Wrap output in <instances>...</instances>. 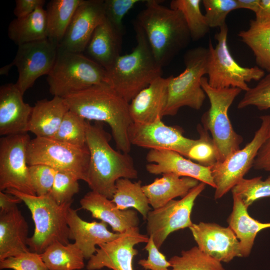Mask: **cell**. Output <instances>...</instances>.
<instances>
[{"instance_id":"34","label":"cell","mask_w":270,"mask_h":270,"mask_svg":"<svg viewBox=\"0 0 270 270\" xmlns=\"http://www.w3.org/2000/svg\"><path fill=\"white\" fill-rule=\"evenodd\" d=\"M201 2L200 0H172L170 2L171 8L178 10L182 14L193 41L204 38L210 28L201 12Z\"/></svg>"},{"instance_id":"23","label":"cell","mask_w":270,"mask_h":270,"mask_svg":"<svg viewBox=\"0 0 270 270\" xmlns=\"http://www.w3.org/2000/svg\"><path fill=\"white\" fill-rule=\"evenodd\" d=\"M66 220L70 228V239L74 240L84 258L90 259L96 252V246L117 238L120 233L110 232L104 222H88L82 219L76 210L69 208Z\"/></svg>"},{"instance_id":"41","label":"cell","mask_w":270,"mask_h":270,"mask_svg":"<svg viewBox=\"0 0 270 270\" xmlns=\"http://www.w3.org/2000/svg\"><path fill=\"white\" fill-rule=\"evenodd\" d=\"M204 16L210 28H221L226 24V19L232 11L238 8L236 0H202Z\"/></svg>"},{"instance_id":"1","label":"cell","mask_w":270,"mask_h":270,"mask_svg":"<svg viewBox=\"0 0 270 270\" xmlns=\"http://www.w3.org/2000/svg\"><path fill=\"white\" fill-rule=\"evenodd\" d=\"M64 98L69 110L86 120L107 123L116 148L122 152H130L132 144L128 130L133 122L129 103L107 84L92 86Z\"/></svg>"},{"instance_id":"31","label":"cell","mask_w":270,"mask_h":270,"mask_svg":"<svg viewBox=\"0 0 270 270\" xmlns=\"http://www.w3.org/2000/svg\"><path fill=\"white\" fill-rule=\"evenodd\" d=\"M238 36L252 51L257 66L270 72V22L250 20L249 28L240 32Z\"/></svg>"},{"instance_id":"37","label":"cell","mask_w":270,"mask_h":270,"mask_svg":"<svg viewBox=\"0 0 270 270\" xmlns=\"http://www.w3.org/2000/svg\"><path fill=\"white\" fill-rule=\"evenodd\" d=\"M199 138L190 149L186 158L206 167H212L220 161L219 154L208 131L201 124L196 127Z\"/></svg>"},{"instance_id":"3","label":"cell","mask_w":270,"mask_h":270,"mask_svg":"<svg viewBox=\"0 0 270 270\" xmlns=\"http://www.w3.org/2000/svg\"><path fill=\"white\" fill-rule=\"evenodd\" d=\"M134 21L143 30L160 65L168 64L192 40L182 14L158 0H146Z\"/></svg>"},{"instance_id":"8","label":"cell","mask_w":270,"mask_h":270,"mask_svg":"<svg viewBox=\"0 0 270 270\" xmlns=\"http://www.w3.org/2000/svg\"><path fill=\"white\" fill-rule=\"evenodd\" d=\"M208 48L202 46L190 49L185 53L184 71L176 76H170L164 116H174L183 106L200 109L206 96L201 80L208 72Z\"/></svg>"},{"instance_id":"27","label":"cell","mask_w":270,"mask_h":270,"mask_svg":"<svg viewBox=\"0 0 270 270\" xmlns=\"http://www.w3.org/2000/svg\"><path fill=\"white\" fill-rule=\"evenodd\" d=\"M162 174L151 184L142 186L154 210L163 206L176 198L184 197L200 183L198 180L190 177H180L172 173Z\"/></svg>"},{"instance_id":"43","label":"cell","mask_w":270,"mask_h":270,"mask_svg":"<svg viewBox=\"0 0 270 270\" xmlns=\"http://www.w3.org/2000/svg\"><path fill=\"white\" fill-rule=\"evenodd\" d=\"M0 269L13 270H48L41 254L28 252L0 261Z\"/></svg>"},{"instance_id":"12","label":"cell","mask_w":270,"mask_h":270,"mask_svg":"<svg viewBox=\"0 0 270 270\" xmlns=\"http://www.w3.org/2000/svg\"><path fill=\"white\" fill-rule=\"evenodd\" d=\"M30 140L27 134L4 136L0 139V191L12 188L36 196L32 184L26 152Z\"/></svg>"},{"instance_id":"15","label":"cell","mask_w":270,"mask_h":270,"mask_svg":"<svg viewBox=\"0 0 270 270\" xmlns=\"http://www.w3.org/2000/svg\"><path fill=\"white\" fill-rule=\"evenodd\" d=\"M128 136L131 144L150 150H172L186 158L196 140L184 136L182 128L167 126L162 118L150 124L132 122Z\"/></svg>"},{"instance_id":"2","label":"cell","mask_w":270,"mask_h":270,"mask_svg":"<svg viewBox=\"0 0 270 270\" xmlns=\"http://www.w3.org/2000/svg\"><path fill=\"white\" fill-rule=\"evenodd\" d=\"M110 138L100 124L88 120L86 144L90 158L86 183L92 190L112 200L117 180L137 178L138 172L132 156L114 150Z\"/></svg>"},{"instance_id":"52","label":"cell","mask_w":270,"mask_h":270,"mask_svg":"<svg viewBox=\"0 0 270 270\" xmlns=\"http://www.w3.org/2000/svg\"></svg>"},{"instance_id":"42","label":"cell","mask_w":270,"mask_h":270,"mask_svg":"<svg viewBox=\"0 0 270 270\" xmlns=\"http://www.w3.org/2000/svg\"><path fill=\"white\" fill-rule=\"evenodd\" d=\"M32 184L36 196H44L50 193L58 171L42 164L28 166Z\"/></svg>"},{"instance_id":"38","label":"cell","mask_w":270,"mask_h":270,"mask_svg":"<svg viewBox=\"0 0 270 270\" xmlns=\"http://www.w3.org/2000/svg\"><path fill=\"white\" fill-rule=\"evenodd\" d=\"M231 191L248 208L255 201L270 197V177L268 176L264 180H262V176L249 179L243 178L232 188Z\"/></svg>"},{"instance_id":"25","label":"cell","mask_w":270,"mask_h":270,"mask_svg":"<svg viewBox=\"0 0 270 270\" xmlns=\"http://www.w3.org/2000/svg\"><path fill=\"white\" fill-rule=\"evenodd\" d=\"M122 34L105 18L95 29L84 52L107 70L120 55Z\"/></svg>"},{"instance_id":"10","label":"cell","mask_w":270,"mask_h":270,"mask_svg":"<svg viewBox=\"0 0 270 270\" xmlns=\"http://www.w3.org/2000/svg\"><path fill=\"white\" fill-rule=\"evenodd\" d=\"M26 156L28 166L46 164L86 182L90 158L87 146L79 148L52 138L36 137L28 143Z\"/></svg>"},{"instance_id":"45","label":"cell","mask_w":270,"mask_h":270,"mask_svg":"<svg viewBox=\"0 0 270 270\" xmlns=\"http://www.w3.org/2000/svg\"><path fill=\"white\" fill-rule=\"evenodd\" d=\"M144 249L148 252L147 259H141L138 264L146 270H170L171 264L166 256L156 246L152 236H149Z\"/></svg>"},{"instance_id":"4","label":"cell","mask_w":270,"mask_h":270,"mask_svg":"<svg viewBox=\"0 0 270 270\" xmlns=\"http://www.w3.org/2000/svg\"><path fill=\"white\" fill-rule=\"evenodd\" d=\"M136 44L129 54L120 55L107 69V84L130 103L141 90L162 76L143 30L134 21Z\"/></svg>"},{"instance_id":"39","label":"cell","mask_w":270,"mask_h":270,"mask_svg":"<svg viewBox=\"0 0 270 270\" xmlns=\"http://www.w3.org/2000/svg\"><path fill=\"white\" fill-rule=\"evenodd\" d=\"M252 106L259 110L270 108V72L260 79L254 87L250 88L238 104L242 109Z\"/></svg>"},{"instance_id":"28","label":"cell","mask_w":270,"mask_h":270,"mask_svg":"<svg viewBox=\"0 0 270 270\" xmlns=\"http://www.w3.org/2000/svg\"><path fill=\"white\" fill-rule=\"evenodd\" d=\"M232 194V210L227 222L238 240L242 257L246 258L252 252L257 234L262 230L270 228V222H262L251 217L238 197Z\"/></svg>"},{"instance_id":"50","label":"cell","mask_w":270,"mask_h":270,"mask_svg":"<svg viewBox=\"0 0 270 270\" xmlns=\"http://www.w3.org/2000/svg\"><path fill=\"white\" fill-rule=\"evenodd\" d=\"M238 8H246L255 14L258 10L260 0H236Z\"/></svg>"},{"instance_id":"32","label":"cell","mask_w":270,"mask_h":270,"mask_svg":"<svg viewBox=\"0 0 270 270\" xmlns=\"http://www.w3.org/2000/svg\"><path fill=\"white\" fill-rule=\"evenodd\" d=\"M41 256L48 270H78L84 267V257L75 242H54Z\"/></svg>"},{"instance_id":"19","label":"cell","mask_w":270,"mask_h":270,"mask_svg":"<svg viewBox=\"0 0 270 270\" xmlns=\"http://www.w3.org/2000/svg\"><path fill=\"white\" fill-rule=\"evenodd\" d=\"M146 170L152 174L172 173L190 177L216 188L210 167L202 166L170 150H150L146 156Z\"/></svg>"},{"instance_id":"6","label":"cell","mask_w":270,"mask_h":270,"mask_svg":"<svg viewBox=\"0 0 270 270\" xmlns=\"http://www.w3.org/2000/svg\"><path fill=\"white\" fill-rule=\"evenodd\" d=\"M46 80L52 95L65 98L92 86L107 84L106 70L82 53L58 48Z\"/></svg>"},{"instance_id":"7","label":"cell","mask_w":270,"mask_h":270,"mask_svg":"<svg viewBox=\"0 0 270 270\" xmlns=\"http://www.w3.org/2000/svg\"><path fill=\"white\" fill-rule=\"evenodd\" d=\"M201 85L210 102V108L202 116V126L210 133L220 162L240 150L244 140L233 128L228 115L230 106L242 90L236 88H213L205 76Z\"/></svg>"},{"instance_id":"22","label":"cell","mask_w":270,"mask_h":270,"mask_svg":"<svg viewBox=\"0 0 270 270\" xmlns=\"http://www.w3.org/2000/svg\"><path fill=\"white\" fill-rule=\"evenodd\" d=\"M80 205L82 208L90 212L92 218L109 224L116 232L121 234L139 226L136 210H120L111 200L96 192L86 193L80 200Z\"/></svg>"},{"instance_id":"18","label":"cell","mask_w":270,"mask_h":270,"mask_svg":"<svg viewBox=\"0 0 270 270\" xmlns=\"http://www.w3.org/2000/svg\"><path fill=\"white\" fill-rule=\"evenodd\" d=\"M189 228L199 249L221 262L242 257L238 240L229 226L200 222Z\"/></svg>"},{"instance_id":"20","label":"cell","mask_w":270,"mask_h":270,"mask_svg":"<svg viewBox=\"0 0 270 270\" xmlns=\"http://www.w3.org/2000/svg\"><path fill=\"white\" fill-rule=\"evenodd\" d=\"M16 84L0 87V134H25L28 132L33 106L26 103Z\"/></svg>"},{"instance_id":"14","label":"cell","mask_w":270,"mask_h":270,"mask_svg":"<svg viewBox=\"0 0 270 270\" xmlns=\"http://www.w3.org/2000/svg\"><path fill=\"white\" fill-rule=\"evenodd\" d=\"M58 48V45L48 38L18 46L12 62L18 73L16 84L23 95L38 78L50 73Z\"/></svg>"},{"instance_id":"48","label":"cell","mask_w":270,"mask_h":270,"mask_svg":"<svg viewBox=\"0 0 270 270\" xmlns=\"http://www.w3.org/2000/svg\"><path fill=\"white\" fill-rule=\"evenodd\" d=\"M254 20L258 23L270 22V0H260L258 10L255 14Z\"/></svg>"},{"instance_id":"26","label":"cell","mask_w":270,"mask_h":270,"mask_svg":"<svg viewBox=\"0 0 270 270\" xmlns=\"http://www.w3.org/2000/svg\"><path fill=\"white\" fill-rule=\"evenodd\" d=\"M69 110L63 98L54 96L50 100H38L33 106L28 132L34 134L36 137L52 138Z\"/></svg>"},{"instance_id":"44","label":"cell","mask_w":270,"mask_h":270,"mask_svg":"<svg viewBox=\"0 0 270 270\" xmlns=\"http://www.w3.org/2000/svg\"><path fill=\"white\" fill-rule=\"evenodd\" d=\"M142 0H104V8L106 19L112 26L123 32L122 20L125 15Z\"/></svg>"},{"instance_id":"33","label":"cell","mask_w":270,"mask_h":270,"mask_svg":"<svg viewBox=\"0 0 270 270\" xmlns=\"http://www.w3.org/2000/svg\"><path fill=\"white\" fill-rule=\"evenodd\" d=\"M111 200L120 210L135 209L142 214L144 220H146L148 213L151 210L140 180L132 182L128 178L118 179L116 182V191Z\"/></svg>"},{"instance_id":"51","label":"cell","mask_w":270,"mask_h":270,"mask_svg":"<svg viewBox=\"0 0 270 270\" xmlns=\"http://www.w3.org/2000/svg\"><path fill=\"white\" fill-rule=\"evenodd\" d=\"M13 66H14V65L12 62L10 63L3 66L0 69V74L2 76H8L10 70Z\"/></svg>"},{"instance_id":"21","label":"cell","mask_w":270,"mask_h":270,"mask_svg":"<svg viewBox=\"0 0 270 270\" xmlns=\"http://www.w3.org/2000/svg\"><path fill=\"white\" fill-rule=\"evenodd\" d=\"M170 76L159 77L138 94L129 103L133 122L150 124L162 118L166 106Z\"/></svg>"},{"instance_id":"11","label":"cell","mask_w":270,"mask_h":270,"mask_svg":"<svg viewBox=\"0 0 270 270\" xmlns=\"http://www.w3.org/2000/svg\"><path fill=\"white\" fill-rule=\"evenodd\" d=\"M260 119V126L250 142L210 168L216 186L215 200L220 198L230 190L253 166L257 154L270 131V115L262 116Z\"/></svg>"},{"instance_id":"47","label":"cell","mask_w":270,"mask_h":270,"mask_svg":"<svg viewBox=\"0 0 270 270\" xmlns=\"http://www.w3.org/2000/svg\"><path fill=\"white\" fill-rule=\"evenodd\" d=\"M44 0H16L14 14L16 18H23L32 13L37 8L43 7Z\"/></svg>"},{"instance_id":"49","label":"cell","mask_w":270,"mask_h":270,"mask_svg":"<svg viewBox=\"0 0 270 270\" xmlns=\"http://www.w3.org/2000/svg\"><path fill=\"white\" fill-rule=\"evenodd\" d=\"M20 199L4 191H0V211L6 210L22 202Z\"/></svg>"},{"instance_id":"16","label":"cell","mask_w":270,"mask_h":270,"mask_svg":"<svg viewBox=\"0 0 270 270\" xmlns=\"http://www.w3.org/2000/svg\"><path fill=\"white\" fill-rule=\"evenodd\" d=\"M149 236L140 233L138 227L128 229L117 238L100 245L96 252L88 260V270L104 267L112 270H134L132 260L138 254L136 245L146 243Z\"/></svg>"},{"instance_id":"46","label":"cell","mask_w":270,"mask_h":270,"mask_svg":"<svg viewBox=\"0 0 270 270\" xmlns=\"http://www.w3.org/2000/svg\"><path fill=\"white\" fill-rule=\"evenodd\" d=\"M255 170L270 172V131L268 138L260 148L254 160Z\"/></svg>"},{"instance_id":"9","label":"cell","mask_w":270,"mask_h":270,"mask_svg":"<svg viewBox=\"0 0 270 270\" xmlns=\"http://www.w3.org/2000/svg\"><path fill=\"white\" fill-rule=\"evenodd\" d=\"M214 35L217 40L215 47L210 40L208 44V84L215 88H236L247 91V82L260 80L264 72L258 66L252 68L240 65L232 57L228 44V28H220Z\"/></svg>"},{"instance_id":"30","label":"cell","mask_w":270,"mask_h":270,"mask_svg":"<svg viewBox=\"0 0 270 270\" xmlns=\"http://www.w3.org/2000/svg\"><path fill=\"white\" fill-rule=\"evenodd\" d=\"M82 0H52L46 6L48 38L58 45Z\"/></svg>"},{"instance_id":"40","label":"cell","mask_w":270,"mask_h":270,"mask_svg":"<svg viewBox=\"0 0 270 270\" xmlns=\"http://www.w3.org/2000/svg\"><path fill=\"white\" fill-rule=\"evenodd\" d=\"M78 181L70 174L58 172L49 194L60 205L72 202L73 196L79 192Z\"/></svg>"},{"instance_id":"5","label":"cell","mask_w":270,"mask_h":270,"mask_svg":"<svg viewBox=\"0 0 270 270\" xmlns=\"http://www.w3.org/2000/svg\"><path fill=\"white\" fill-rule=\"evenodd\" d=\"M4 192L20 199L31 212L34 230L27 240L30 252L42 254L54 242L64 244L70 243V232L66 216L72 202L60 205L49 194L32 196L12 188Z\"/></svg>"},{"instance_id":"36","label":"cell","mask_w":270,"mask_h":270,"mask_svg":"<svg viewBox=\"0 0 270 270\" xmlns=\"http://www.w3.org/2000/svg\"><path fill=\"white\" fill-rule=\"evenodd\" d=\"M88 120L69 110L52 139L79 148L86 146Z\"/></svg>"},{"instance_id":"13","label":"cell","mask_w":270,"mask_h":270,"mask_svg":"<svg viewBox=\"0 0 270 270\" xmlns=\"http://www.w3.org/2000/svg\"><path fill=\"white\" fill-rule=\"evenodd\" d=\"M206 186L200 182L180 200H171L163 206L149 212L146 219V232L148 235L152 236L158 249L170 234L192 226L190 216L194 202Z\"/></svg>"},{"instance_id":"24","label":"cell","mask_w":270,"mask_h":270,"mask_svg":"<svg viewBox=\"0 0 270 270\" xmlns=\"http://www.w3.org/2000/svg\"><path fill=\"white\" fill-rule=\"evenodd\" d=\"M28 224L17 205L0 211V261L30 252Z\"/></svg>"},{"instance_id":"35","label":"cell","mask_w":270,"mask_h":270,"mask_svg":"<svg viewBox=\"0 0 270 270\" xmlns=\"http://www.w3.org/2000/svg\"><path fill=\"white\" fill-rule=\"evenodd\" d=\"M170 270H225L222 262L202 252L197 246L183 250L170 260Z\"/></svg>"},{"instance_id":"29","label":"cell","mask_w":270,"mask_h":270,"mask_svg":"<svg viewBox=\"0 0 270 270\" xmlns=\"http://www.w3.org/2000/svg\"><path fill=\"white\" fill-rule=\"evenodd\" d=\"M8 34L18 46L48 38L46 10L39 7L27 16L14 19L9 24Z\"/></svg>"},{"instance_id":"17","label":"cell","mask_w":270,"mask_h":270,"mask_svg":"<svg viewBox=\"0 0 270 270\" xmlns=\"http://www.w3.org/2000/svg\"><path fill=\"white\" fill-rule=\"evenodd\" d=\"M104 20V0H82L58 44V48L82 53L95 29Z\"/></svg>"}]
</instances>
